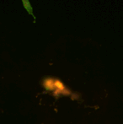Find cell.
Listing matches in <instances>:
<instances>
[{
    "label": "cell",
    "mask_w": 123,
    "mask_h": 124,
    "mask_svg": "<svg viewBox=\"0 0 123 124\" xmlns=\"http://www.w3.org/2000/svg\"><path fill=\"white\" fill-rule=\"evenodd\" d=\"M22 3H23L24 6H25V8H26L27 11H28L31 15H33V13H32V12H33V11H32V8H31V6H30V2H29L28 0H22Z\"/></svg>",
    "instance_id": "6da1fadb"
}]
</instances>
